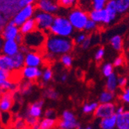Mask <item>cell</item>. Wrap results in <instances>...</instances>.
<instances>
[{
    "label": "cell",
    "mask_w": 129,
    "mask_h": 129,
    "mask_svg": "<svg viewBox=\"0 0 129 129\" xmlns=\"http://www.w3.org/2000/svg\"><path fill=\"white\" fill-rule=\"evenodd\" d=\"M14 61V70L15 72L20 71V70L24 67L25 65V53L22 52H19L15 56H13Z\"/></svg>",
    "instance_id": "7402d4cb"
},
{
    "label": "cell",
    "mask_w": 129,
    "mask_h": 129,
    "mask_svg": "<svg viewBox=\"0 0 129 129\" xmlns=\"http://www.w3.org/2000/svg\"><path fill=\"white\" fill-rule=\"evenodd\" d=\"M60 8L65 9H73L79 4V0H57Z\"/></svg>",
    "instance_id": "4316f807"
},
{
    "label": "cell",
    "mask_w": 129,
    "mask_h": 129,
    "mask_svg": "<svg viewBox=\"0 0 129 129\" xmlns=\"http://www.w3.org/2000/svg\"><path fill=\"white\" fill-rule=\"evenodd\" d=\"M74 42L70 37H61L49 33L44 45V58L53 61L56 58L70 53L74 48Z\"/></svg>",
    "instance_id": "6da1fadb"
},
{
    "label": "cell",
    "mask_w": 129,
    "mask_h": 129,
    "mask_svg": "<svg viewBox=\"0 0 129 129\" xmlns=\"http://www.w3.org/2000/svg\"><path fill=\"white\" fill-rule=\"evenodd\" d=\"M124 57L121 56H117L115 59L114 60L113 65L115 67H120L124 65Z\"/></svg>",
    "instance_id": "f6af8a7d"
},
{
    "label": "cell",
    "mask_w": 129,
    "mask_h": 129,
    "mask_svg": "<svg viewBox=\"0 0 129 129\" xmlns=\"http://www.w3.org/2000/svg\"><path fill=\"white\" fill-rule=\"evenodd\" d=\"M2 53L3 55L13 56L21 50V44L16 40H3L1 44Z\"/></svg>",
    "instance_id": "30bf717a"
},
{
    "label": "cell",
    "mask_w": 129,
    "mask_h": 129,
    "mask_svg": "<svg viewBox=\"0 0 129 129\" xmlns=\"http://www.w3.org/2000/svg\"><path fill=\"white\" fill-rule=\"evenodd\" d=\"M98 103L97 102H92L89 104H85L83 107V112L85 114H90L92 112H94L98 107Z\"/></svg>",
    "instance_id": "d590c367"
},
{
    "label": "cell",
    "mask_w": 129,
    "mask_h": 129,
    "mask_svg": "<svg viewBox=\"0 0 129 129\" xmlns=\"http://www.w3.org/2000/svg\"><path fill=\"white\" fill-rule=\"evenodd\" d=\"M0 87H1L2 93L7 91V90H11V91H14V92L19 90L18 84L11 78L9 80H6L5 81L0 82Z\"/></svg>",
    "instance_id": "603a6c76"
},
{
    "label": "cell",
    "mask_w": 129,
    "mask_h": 129,
    "mask_svg": "<svg viewBox=\"0 0 129 129\" xmlns=\"http://www.w3.org/2000/svg\"><path fill=\"white\" fill-rule=\"evenodd\" d=\"M37 29V23H36V21H35L34 18L28 19L27 21H26L24 23H23L22 25H21L19 26L20 33L22 34L23 36L30 33L31 32L36 30Z\"/></svg>",
    "instance_id": "d6986e66"
},
{
    "label": "cell",
    "mask_w": 129,
    "mask_h": 129,
    "mask_svg": "<svg viewBox=\"0 0 129 129\" xmlns=\"http://www.w3.org/2000/svg\"><path fill=\"white\" fill-rule=\"evenodd\" d=\"M44 61V56L40 50H29L25 53V65L28 67H40Z\"/></svg>",
    "instance_id": "52a82bcc"
},
{
    "label": "cell",
    "mask_w": 129,
    "mask_h": 129,
    "mask_svg": "<svg viewBox=\"0 0 129 129\" xmlns=\"http://www.w3.org/2000/svg\"><path fill=\"white\" fill-rule=\"evenodd\" d=\"M47 33L37 29L30 33L25 35L22 45H25L29 50H40L43 49L47 38Z\"/></svg>",
    "instance_id": "3957f363"
},
{
    "label": "cell",
    "mask_w": 129,
    "mask_h": 129,
    "mask_svg": "<svg viewBox=\"0 0 129 129\" xmlns=\"http://www.w3.org/2000/svg\"><path fill=\"white\" fill-rule=\"evenodd\" d=\"M58 127L60 129H77L80 124L77 121H67L61 119L57 122Z\"/></svg>",
    "instance_id": "d4e9b609"
},
{
    "label": "cell",
    "mask_w": 129,
    "mask_h": 129,
    "mask_svg": "<svg viewBox=\"0 0 129 129\" xmlns=\"http://www.w3.org/2000/svg\"><path fill=\"white\" fill-rule=\"evenodd\" d=\"M105 55V49L104 47H99L94 53V59L96 61L100 62L103 60Z\"/></svg>",
    "instance_id": "ab89813d"
},
{
    "label": "cell",
    "mask_w": 129,
    "mask_h": 129,
    "mask_svg": "<svg viewBox=\"0 0 129 129\" xmlns=\"http://www.w3.org/2000/svg\"><path fill=\"white\" fill-rule=\"evenodd\" d=\"M62 119L67 121H77L75 116L73 113L68 111H64L62 114Z\"/></svg>",
    "instance_id": "60d3db41"
},
{
    "label": "cell",
    "mask_w": 129,
    "mask_h": 129,
    "mask_svg": "<svg viewBox=\"0 0 129 129\" xmlns=\"http://www.w3.org/2000/svg\"><path fill=\"white\" fill-rule=\"evenodd\" d=\"M15 129H26L27 128V124L25 121V119H23L22 118H19L16 119L15 123L13 124Z\"/></svg>",
    "instance_id": "f35d334b"
},
{
    "label": "cell",
    "mask_w": 129,
    "mask_h": 129,
    "mask_svg": "<svg viewBox=\"0 0 129 129\" xmlns=\"http://www.w3.org/2000/svg\"><path fill=\"white\" fill-rule=\"evenodd\" d=\"M36 2H37V0H19V6L20 8H22V7L28 6V5L34 4V3H36Z\"/></svg>",
    "instance_id": "bcb514c9"
},
{
    "label": "cell",
    "mask_w": 129,
    "mask_h": 129,
    "mask_svg": "<svg viewBox=\"0 0 129 129\" xmlns=\"http://www.w3.org/2000/svg\"><path fill=\"white\" fill-rule=\"evenodd\" d=\"M77 129H86V128H84V127H81L80 126H79Z\"/></svg>",
    "instance_id": "11a10c76"
},
{
    "label": "cell",
    "mask_w": 129,
    "mask_h": 129,
    "mask_svg": "<svg viewBox=\"0 0 129 129\" xmlns=\"http://www.w3.org/2000/svg\"><path fill=\"white\" fill-rule=\"evenodd\" d=\"M20 34L19 26H16L13 21H10L3 26L2 29V37L3 40H16Z\"/></svg>",
    "instance_id": "7c38bea8"
},
{
    "label": "cell",
    "mask_w": 129,
    "mask_h": 129,
    "mask_svg": "<svg viewBox=\"0 0 129 129\" xmlns=\"http://www.w3.org/2000/svg\"><path fill=\"white\" fill-rule=\"evenodd\" d=\"M90 45H91V39H90V37H88L87 39H86V40L81 44V47H82V49H84V50H87V49H88L90 46Z\"/></svg>",
    "instance_id": "7dc6e473"
},
{
    "label": "cell",
    "mask_w": 129,
    "mask_h": 129,
    "mask_svg": "<svg viewBox=\"0 0 129 129\" xmlns=\"http://www.w3.org/2000/svg\"><path fill=\"white\" fill-rule=\"evenodd\" d=\"M104 9L108 13L110 23H112L116 20L119 14L118 11V7H117L116 1L115 0H109Z\"/></svg>",
    "instance_id": "2e32d148"
},
{
    "label": "cell",
    "mask_w": 129,
    "mask_h": 129,
    "mask_svg": "<svg viewBox=\"0 0 129 129\" xmlns=\"http://www.w3.org/2000/svg\"><path fill=\"white\" fill-rule=\"evenodd\" d=\"M70 23L77 31H84L87 22L90 19L89 13L80 7H76L70 9L67 15Z\"/></svg>",
    "instance_id": "277c9868"
},
{
    "label": "cell",
    "mask_w": 129,
    "mask_h": 129,
    "mask_svg": "<svg viewBox=\"0 0 129 129\" xmlns=\"http://www.w3.org/2000/svg\"><path fill=\"white\" fill-rule=\"evenodd\" d=\"M60 60L66 68H70L73 63V57L70 53H67L60 57Z\"/></svg>",
    "instance_id": "d6a6232c"
},
{
    "label": "cell",
    "mask_w": 129,
    "mask_h": 129,
    "mask_svg": "<svg viewBox=\"0 0 129 129\" xmlns=\"http://www.w3.org/2000/svg\"><path fill=\"white\" fill-rule=\"evenodd\" d=\"M128 82V79L125 77H119L118 80V87L120 88H121L122 90L127 87Z\"/></svg>",
    "instance_id": "7bdbcfd3"
},
{
    "label": "cell",
    "mask_w": 129,
    "mask_h": 129,
    "mask_svg": "<svg viewBox=\"0 0 129 129\" xmlns=\"http://www.w3.org/2000/svg\"><path fill=\"white\" fill-rule=\"evenodd\" d=\"M36 12H37V7L34 4L26 6L22 8H20V9L13 16L12 21L16 26H20L28 19L33 18L35 14H36Z\"/></svg>",
    "instance_id": "8992f818"
},
{
    "label": "cell",
    "mask_w": 129,
    "mask_h": 129,
    "mask_svg": "<svg viewBox=\"0 0 129 129\" xmlns=\"http://www.w3.org/2000/svg\"><path fill=\"white\" fill-rule=\"evenodd\" d=\"M86 129H93V128H92L91 127H90V126H89V127H86Z\"/></svg>",
    "instance_id": "9f6ffc18"
},
{
    "label": "cell",
    "mask_w": 129,
    "mask_h": 129,
    "mask_svg": "<svg viewBox=\"0 0 129 129\" xmlns=\"http://www.w3.org/2000/svg\"><path fill=\"white\" fill-rule=\"evenodd\" d=\"M56 124V121L54 118H45L40 121L39 129H52Z\"/></svg>",
    "instance_id": "484cf974"
},
{
    "label": "cell",
    "mask_w": 129,
    "mask_h": 129,
    "mask_svg": "<svg viewBox=\"0 0 129 129\" xmlns=\"http://www.w3.org/2000/svg\"><path fill=\"white\" fill-rule=\"evenodd\" d=\"M117 123V114H114L111 117L103 118L100 121L101 129H114Z\"/></svg>",
    "instance_id": "44dd1931"
},
{
    "label": "cell",
    "mask_w": 129,
    "mask_h": 129,
    "mask_svg": "<svg viewBox=\"0 0 129 129\" xmlns=\"http://www.w3.org/2000/svg\"><path fill=\"white\" fill-rule=\"evenodd\" d=\"M101 71L104 77H108L112 74H114V65L110 63H106L103 64L101 67Z\"/></svg>",
    "instance_id": "836d02e7"
},
{
    "label": "cell",
    "mask_w": 129,
    "mask_h": 129,
    "mask_svg": "<svg viewBox=\"0 0 129 129\" xmlns=\"http://www.w3.org/2000/svg\"><path fill=\"white\" fill-rule=\"evenodd\" d=\"M116 114V107L114 103H101L94 111V116L97 118H106Z\"/></svg>",
    "instance_id": "9c48e42d"
},
{
    "label": "cell",
    "mask_w": 129,
    "mask_h": 129,
    "mask_svg": "<svg viewBox=\"0 0 129 129\" xmlns=\"http://www.w3.org/2000/svg\"><path fill=\"white\" fill-rule=\"evenodd\" d=\"M23 40H24V36H23L22 34H19V36L16 37V40L19 43V44H21V45H22V43H23Z\"/></svg>",
    "instance_id": "681fc988"
},
{
    "label": "cell",
    "mask_w": 129,
    "mask_h": 129,
    "mask_svg": "<svg viewBox=\"0 0 129 129\" xmlns=\"http://www.w3.org/2000/svg\"><path fill=\"white\" fill-rule=\"evenodd\" d=\"M53 76V70L50 68V67H46L43 71V74L41 77V81L43 84H46L50 82Z\"/></svg>",
    "instance_id": "f546056e"
},
{
    "label": "cell",
    "mask_w": 129,
    "mask_h": 129,
    "mask_svg": "<svg viewBox=\"0 0 129 129\" xmlns=\"http://www.w3.org/2000/svg\"><path fill=\"white\" fill-rule=\"evenodd\" d=\"M120 98L124 103L129 104V87H126L122 90V93Z\"/></svg>",
    "instance_id": "b9f144b4"
},
{
    "label": "cell",
    "mask_w": 129,
    "mask_h": 129,
    "mask_svg": "<svg viewBox=\"0 0 129 129\" xmlns=\"http://www.w3.org/2000/svg\"><path fill=\"white\" fill-rule=\"evenodd\" d=\"M33 18L36 21L37 29L47 33L54 21L55 16L51 13L37 10Z\"/></svg>",
    "instance_id": "5b68a950"
},
{
    "label": "cell",
    "mask_w": 129,
    "mask_h": 129,
    "mask_svg": "<svg viewBox=\"0 0 129 129\" xmlns=\"http://www.w3.org/2000/svg\"><path fill=\"white\" fill-rule=\"evenodd\" d=\"M116 127L118 129H129V111L117 114Z\"/></svg>",
    "instance_id": "ac0fdd59"
},
{
    "label": "cell",
    "mask_w": 129,
    "mask_h": 129,
    "mask_svg": "<svg viewBox=\"0 0 129 129\" xmlns=\"http://www.w3.org/2000/svg\"><path fill=\"white\" fill-rule=\"evenodd\" d=\"M20 75L22 78H24L29 81H34L40 78H41L43 71L40 69V67H28L25 66L20 71Z\"/></svg>",
    "instance_id": "8fae6325"
},
{
    "label": "cell",
    "mask_w": 129,
    "mask_h": 129,
    "mask_svg": "<svg viewBox=\"0 0 129 129\" xmlns=\"http://www.w3.org/2000/svg\"><path fill=\"white\" fill-rule=\"evenodd\" d=\"M114 98V92H111L106 90L101 93L99 101L101 103H109L111 102Z\"/></svg>",
    "instance_id": "f1b7e54d"
},
{
    "label": "cell",
    "mask_w": 129,
    "mask_h": 129,
    "mask_svg": "<svg viewBox=\"0 0 129 129\" xmlns=\"http://www.w3.org/2000/svg\"><path fill=\"white\" fill-rule=\"evenodd\" d=\"M126 53H127V56H128V58H129V43H128V45H127V46Z\"/></svg>",
    "instance_id": "db71d44e"
},
{
    "label": "cell",
    "mask_w": 129,
    "mask_h": 129,
    "mask_svg": "<svg viewBox=\"0 0 129 129\" xmlns=\"http://www.w3.org/2000/svg\"><path fill=\"white\" fill-rule=\"evenodd\" d=\"M44 104L43 99H40L29 105L25 115H29L36 118H40L42 114V108Z\"/></svg>",
    "instance_id": "9a60e30c"
},
{
    "label": "cell",
    "mask_w": 129,
    "mask_h": 129,
    "mask_svg": "<svg viewBox=\"0 0 129 129\" xmlns=\"http://www.w3.org/2000/svg\"><path fill=\"white\" fill-rule=\"evenodd\" d=\"M98 24L94 22V21H93L92 19H89L88 22H87V24H86V26H85V29H84V31L87 33H93V32H94L98 29Z\"/></svg>",
    "instance_id": "8d00e7d4"
},
{
    "label": "cell",
    "mask_w": 129,
    "mask_h": 129,
    "mask_svg": "<svg viewBox=\"0 0 129 129\" xmlns=\"http://www.w3.org/2000/svg\"><path fill=\"white\" fill-rule=\"evenodd\" d=\"M37 9L55 15L58 13L60 6L57 0H37Z\"/></svg>",
    "instance_id": "ba28073f"
},
{
    "label": "cell",
    "mask_w": 129,
    "mask_h": 129,
    "mask_svg": "<svg viewBox=\"0 0 129 129\" xmlns=\"http://www.w3.org/2000/svg\"><path fill=\"white\" fill-rule=\"evenodd\" d=\"M89 16L90 19L96 22L98 24H103V25L111 24L108 13L105 10V9H92L89 12Z\"/></svg>",
    "instance_id": "4fadbf2b"
},
{
    "label": "cell",
    "mask_w": 129,
    "mask_h": 129,
    "mask_svg": "<svg viewBox=\"0 0 129 129\" xmlns=\"http://www.w3.org/2000/svg\"><path fill=\"white\" fill-rule=\"evenodd\" d=\"M67 77H68V76H67V74H63L60 76V80H61L62 82H65V81L67 80Z\"/></svg>",
    "instance_id": "816d5d0a"
},
{
    "label": "cell",
    "mask_w": 129,
    "mask_h": 129,
    "mask_svg": "<svg viewBox=\"0 0 129 129\" xmlns=\"http://www.w3.org/2000/svg\"><path fill=\"white\" fill-rule=\"evenodd\" d=\"M14 91L7 90L2 93L1 101H0V109L2 112H7L10 110L14 101Z\"/></svg>",
    "instance_id": "5bb4252c"
},
{
    "label": "cell",
    "mask_w": 129,
    "mask_h": 129,
    "mask_svg": "<svg viewBox=\"0 0 129 129\" xmlns=\"http://www.w3.org/2000/svg\"><path fill=\"white\" fill-rule=\"evenodd\" d=\"M109 0H90L91 7L93 9H102L106 6Z\"/></svg>",
    "instance_id": "e575fe53"
},
{
    "label": "cell",
    "mask_w": 129,
    "mask_h": 129,
    "mask_svg": "<svg viewBox=\"0 0 129 129\" xmlns=\"http://www.w3.org/2000/svg\"><path fill=\"white\" fill-rule=\"evenodd\" d=\"M33 88V84L31 81L27 80L25 83H23L20 87H19V91L22 93V95H27L30 93Z\"/></svg>",
    "instance_id": "1f68e13d"
},
{
    "label": "cell",
    "mask_w": 129,
    "mask_h": 129,
    "mask_svg": "<svg viewBox=\"0 0 129 129\" xmlns=\"http://www.w3.org/2000/svg\"><path fill=\"white\" fill-rule=\"evenodd\" d=\"M30 129H39V124H36V125H34L33 127H30Z\"/></svg>",
    "instance_id": "f5cc1de1"
},
{
    "label": "cell",
    "mask_w": 129,
    "mask_h": 129,
    "mask_svg": "<svg viewBox=\"0 0 129 129\" xmlns=\"http://www.w3.org/2000/svg\"><path fill=\"white\" fill-rule=\"evenodd\" d=\"M124 111V108L123 106H120L118 108H116V114H122L123 112Z\"/></svg>",
    "instance_id": "f907efd6"
},
{
    "label": "cell",
    "mask_w": 129,
    "mask_h": 129,
    "mask_svg": "<svg viewBox=\"0 0 129 129\" xmlns=\"http://www.w3.org/2000/svg\"><path fill=\"white\" fill-rule=\"evenodd\" d=\"M128 82H129V76H128Z\"/></svg>",
    "instance_id": "6f0895ef"
},
{
    "label": "cell",
    "mask_w": 129,
    "mask_h": 129,
    "mask_svg": "<svg viewBox=\"0 0 129 129\" xmlns=\"http://www.w3.org/2000/svg\"><path fill=\"white\" fill-rule=\"evenodd\" d=\"M11 72H9L7 70L0 69V82L5 81L11 78Z\"/></svg>",
    "instance_id": "ee69618b"
},
{
    "label": "cell",
    "mask_w": 129,
    "mask_h": 129,
    "mask_svg": "<svg viewBox=\"0 0 129 129\" xmlns=\"http://www.w3.org/2000/svg\"><path fill=\"white\" fill-rule=\"evenodd\" d=\"M109 43L111 47L116 51H121L124 47V40L121 36L118 34L113 35L109 40Z\"/></svg>",
    "instance_id": "ffe728a7"
},
{
    "label": "cell",
    "mask_w": 129,
    "mask_h": 129,
    "mask_svg": "<svg viewBox=\"0 0 129 129\" xmlns=\"http://www.w3.org/2000/svg\"><path fill=\"white\" fill-rule=\"evenodd\" d=\"M44 96L46 98H48L49 99H51V100H56L58 98H59V93L53 88H48L45 90Z\"/></svg>",
    "instance_id": "74e56055"
},
{
    "label": "cell",
    "mask_w": 129,
    "mask_h": 129,
    "mask_svg": "<svg viewBox=\"0 0 129 129\" xmlns=\"http://www.w3.org/2000/svg\"><path fill=\"white\" fill-rule=\"evenodd\" d=\"M54 115H55V111L53 109H47L44 114L45 118H53Z\"/></svg>",
    "instance_id": "c3c4849f"
},
{
    "label": "cell",
    "mask_w": 129,
    "mask_h": 129,
    "mask_svg": "<svg viewBox=\"0 0 129 129\" xmlns=\"http://www.w3.org/2000/svg\"><path fill=\"white\" fill-rule=\"evenodd\" d=\"M87 37V33H86L85 31H79L74 37V42L76 45L81 46V44L86 40Z\"/></svg>",
    "instance_id": "4dcf8cb0"
},
{
    "label": "cell",
    "mask_w": 129,
    "mask_h": 129,
    "mask_svg": "<svg viewBox=\"0 0 129 129\" xmlns=\"http://www.w3.org/2000/svg\"><path fill=\"white\" fill-rule=\"evenodd\" d=\"M119 14H124L129 10V0H115Z\"/></svg>",
    "instance_id": "83f0119b"
},
{
    "label": "cell",
    "mask_w": 129,
    "mask_h": 129,
    "mask_svg": "<svg viewBox=\"0 0 129 129\" xmlns=\"http://www.w3.org/2000/svg\"><path fill=\"white\" fill-rule=\"evenodd\" d=\"M118 77H117L115 74H112L111 76L107 77L106 90L111 91V92H114L118 87Z\"/></svg>",
    "instance_id": "cb8c5ba5"
},
{
    "label": "cell",
    "mask_w": 129,
    "mask_h": 129,
    "mask_svg": "<svg viewBox=\"0 0 129 129\" xmlns=\"http://www.w3.org/2000/svg\"><path fill=\"white\" fill-rule=\"evenodd\" d=\"M74 30V26L67 16H56L49 33L61 37H71Z\"/></svg>",
    "instance_id": "7a4b0ae2"
},
{
    "label": "cell",
    "mask_w": 129,
    "mask_h": 129,
    "mask_svg": "<svg viewBox=\"0 0 129 129\" xmlns=\"http://www.w3.org/2000/svg\"><path fill=\"white\" fill-rule=\"evenodd\" d=\"M0 69L7 70V71L11 73L15 72L13 56L2 54V56H0Z\"/></svg>",
    "instance_id": "e0dca14e"
}]
</instances>
